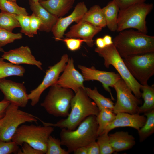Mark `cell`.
Wrapping results in <instances>:
<instances>
[{"instance_id":"7a4b0ae2","label":"cell","mask_w":154,"mask_h":154,"mask_svg":"<svg viewBox=\"0 0 154 154\" xmlns=\"http://www.w3.org/2000/svg\"><path fill=\"white\" fill-rule=\"evenodd\" d=\"M121 56L154 52V36L132 29L119 32L113 40Z\"/></svg>"},{"instance_id":"4fadbf2b","label":"cell","mask_w":154,"mask_h":154,"mask_svg":"<svg viewBox=\"0 0 154 154\" xmlns=\"http://www.w3.org/2000/svg\"><path fill=\"white\" fill-rule=\"evenodd\" d=\"M78 67L81 70L85 81L95 80L100 82L104 89L110 93L112 100H114L109 87L113 88L114 85L121 78L118 74L99 70L94 66L88 67L79 65Z\"/></svg>"},{"instance_id":"7402d4cb","label":"cell","mask_w":154,"mask_h":154,"mask_svg":"<svg viewBox=\"0 0 154 154\" xmlns=\"http://www.w3.org/2000/svg\"><path fill=\"white\" fill-rule=\"evenodd\" d=\"M119 9L113 0L109 2L106 6L102 8L106 26L111 31H117V18Z\"/></svg>"},{"instance_id":"74e56055","label":"cell","mask_w":154,"mask_h":154,"mask_svg":"<svg viewBox=\"0 0 154 154\" xmlns=\"http://www.w3.org/2000/svg\"><path fill=\"white\" fill-rule=\"evenodd\" d=\"M21 149L19 150L17 154H44L42 151L36 149L28 144L24 143Z\"/></svg>"},{"instance_id":"1f68e13d","label":"cell","mask_w":154,"mask_h":154,"mask_svg":"<svg viewBox=\"0 0 154 154\" xmlns=\"http://www.w3.org/2000/svg\"><path fill=\"white\" fill-rule=\"evenodd\" d=\"M96 140L100 154H111L114 152L110 142L108 133H104L99 135Z\"/></svg>"},{"instance_id":"f1b7e54d","label":"cell","mask_w":154,"mask_h":154,"mask_svg":"<svg viewBox=\"0 0 154 154\" xmlns=\"http://www.w3.org/2000/svg\"><path fill=\"white\" fill-rule=\"evenodd\" d=\"M20 27L14 14L1 11L0 13V28L12 32L15 28Z\"/></svg>"},{"instance_id":"8992f818","label":"cell","mask_w":154,"mask_h":154,"mask_svg":"<svg viewBox=\"0 0 154 154\" xmlns=\"http://www.w3.org/2000/svg\"><path fill=\"white\" fill-rule=\"evenodd\" d=\"M95 51L104 58V64L106 68H108L110 65L114 66L135 96L140 99L141 97V85L131 74L113 44L103 48L97 47Z\"/></svg>"},{"instance_id":"bcb514c9","label":"cell","mask_w":154,"mask_h":154,"mask_svg":"<svg viewBox=\"0 0 154 154\" xmlns=\"http://www.w3.org/2000/svg\"><path fill=\"white\" fill-rule=\"evenodd\" d=\"M35 3H38L39 2L40 0H32Z\"/></svg>"},{"instance_id":"b9f144b4","label":"cell","mask_w":154,"mask_h":154,"mask_svg":"<svg viewBox=\"0 0 154 154\" xmlns=\"http://www.w3.org/2000/svg\"><path fill=\"white\" fill-rule=\"evenodd\" d=\"M95 44L97 47L99 48H103L106 46L103 38H98L96 40Z\"/></svg>"},{"instance_id":"f35d334b","label":"cell","mask_w":154,"mask_h":154,"mask_svg":"<svg viewBox=\"0 0 154 154\" xmlns=\"http://www.w3.org/2000/svg\"><path fill=\"white\" fill-rule=\"evenodd\" d=\"M120 9L126 8L134 4L145 3L146 0H113Z\"/></svg>"},{"instance_id":"d590c367","label":"cell","mask_w":154,"mask_h":154,"mask_svg":"<svg viewBox=\"0 0 154 154\" xmlns=\"http://www.w3.org/2000/svg\"><path fill=\"white\" fill-rule=\"evenodd\" d=\"M59 40L64 42L68 49L72 51L79 49L82 43L84 42H85L84 40L79 38H66L59 39L58 41Z\"/></svg>"},{"instance_id":"2e32d148","label":"cell","mask_w":154,"mask_h":154,"mask_svg":"<svg viewBox=\"0 0 154 154\" xmlns=\"http://www.w3.org/2000/svg\"><path fill=\"white\" fill-rule=\"evenodd\" d=\"M102 28L97 27L86 22L81 20L72 26L68 31L64 34L66 38L81 39L89 47H92L94 43L93 38L100 32Z\"/></svg>"},{"instance_id":"d4e9b609","label":"cell","mask_w":154,"mask_h":154,"mask_svg":"<svg viewBox=\"0 0 154 154\" xmlns=\"http://www.w3.org/2000/svg\"><path fill=\"white\" fill-rule=\"evenodd\" d=\"M141 97L143 99V104L139 106V114L145 113L154 109V85H141Z\"/></svg>"},{"instance_id":"277c9868","label":"cell","mask_w":154,"mask_h":154,"mask_svg":"<svg viewBox=\"0 0 154 154\" xmlns=\"http://www.w3.org/2000/svg\"><path fill=\"white\" fill-rule=\"evenodd\" d=\"M54 127L43 125H21L17 129L11 141L21 146L26 143L34 149L46 154L48 138Z\"/></svg>"},{"instance_id":"cb8c5ba5","label":"cell","mask_w":154,"mask_h":154,"mask_svg":"<svg viewBox=\"0 0 154 154\" xmlns=\"http://www.w3.org/2000/svg\"><path fill=\"white\" fill-rule=\"evenodd\" d=\"M85 90L89 97L94 100L99 110L106 108L113 110L114 104L112 100L101 94L96 87L93 89L85 87Z\"/></svg>"},{"instance_id":"7dc6e473","label":"cell","mask_w":154,"mask_h":154,"mask_svg":"<svg viewBox=\"0 0 154 154\" xmlns=\"http://www.w3.org/2000/svg\"><path fill=\"white\" fill-rule=\"evenodd\" d=\"M10 1H12V2H16V1L17 0H8Z\"/></svg>"},{"instance_id":"ba28073f","label":"cell","mask_w":154,"mask_h":154,"mask_svg":"<svg viewBox=\"0 0 154 154\" xmlns=\"http://www.w3.org/2000/svg\"><path fill=\"white\" fill-rule=\"evenodd\" d=\"M16 105L10 103L5 115L0 119V139L5 141H11L18 127L26 122L37 123L39 118L19 109Z\"/></svg>"},{"instance_id":"60d3db41","label":"cell","mask_w":154,"mask_h":154,"mask_svg":"<svg viewBox=\"0 0 154 154\" xmlns=\"http://www.w3.org/2000/svg\"><path fill=\"white\" fill-rule=\"evenodd\" d=\"M10 103L9 101L4 99L0 101V119L5 115L7 108Z\"/></svg>"},{"instance_id":"5bb4252c","label":"cell","mask_w":154,"mask_h":154,"mask_svg":"<svg viewBox=\"0 0 154 154\" xmlns=\"http://www.w3.org/2000/svg\"><path fill=\"white\" fill-rule=\"evenodd\" d=\"M56 84L61 87L71 89L75 93L80 88H85L84 77L75 67L72 58H69Z\"/></svg>"},{"instance_id":"8fae6325","label":"cell","mask_w":154,"mask_h":154,"mask_svg":"<svg viewBox=\"0 0 154 154\" xmlns=\"http://www.w3.org/2000/svg\"><path fill=\"white\" fill-rule=\"evenodd\" d=\"M69 58L67 54H64L59 62L49 67L41 84L28 94V98L31 100L32 106H35L38 103L41 94L46 89L56 84L60 73L64 71Z\"/></svg>"},{"instance_id":"f6af8a7d","label":"cell","mask_w":154,"mask_h":154,"mask_svg":"<svg viewBox=\"0 0 154 154\" xmlns=\"http://www.w3.org/2000/svg\"><path fill=\"white\" fill-rule=\"evenodd\" d=\"M4 51V50L2 48L0 47V52H3Z\"/></svg>"},{"instance_id":"ac0fdd59","label":"cell","mask_w":154,"mask_h":154,"mask_svg":"<svg viewBox=\"0 0 154 154\" xmlns=\"http://www.w3.org/2000/svg\"><path fill=\"white\" fill-rule=\"evenodd\" d=\"M146 119L144 115L139 113H119L116 114L114 120L107 126L103 133H108L114 129L122 127H131L138 131L144 124Z\"/></svg>"},{"instance_id":"9a60e30c","label":"cell","mask_w":154,"mask_h":154,"mask_svg":"<svg viewBox=\"0 0 154 154\" xmlns=\"http://www.w3.org/2000/svg\"><path fill=\"white\" fill-rule=\"evenodd\" d=\"M87 11L84 2H80L77 4L70 15L65 17L58 18L51 31L56 41L64 37L68 27L74 22L77 23L81 21Z\"/></svg>"},{"instance_id":"e575fe53","label":"cell","mask_w":154,"mask_h":154,"mask_svg":"<svg viewBox=\"0 0 154 154\" xmlns=\"http://www.w3.org/2000/svg\"><path fill=\"white\" fill-rule=\"evenodd\" d=\"M19 146L12 141H5L0 139V154H17Z\"/></svg>"},{"instance_id":"d6a6232c","label":"cell","mask_w":154,"mask_h":154,"mask_svg":"<svg viewBox=\"0 0 154 154\" xmlns=\"http://www.w3.org/2000/svg\"><path fill=\"white\" fill-rule=\"evenodd\" d=\"M22 37V34L21 33H14L0 28V47L12 43L16 40L20 39Z\"/></svg>"},{"instance_id":"9c48e42d","label":"cell","mask_w":154,"mask_h":154,"mask_svg":"<svg viewBox=\"0 0 154 154\" xmlns=\"http://www.w3.org/2000/svg\"><path fill=\"white\" fill-rule=\"evenodd\" d=\"M134 78L141 85L147 82L154 74V52L133 55L123 58Z\"/></svg>"},{"instance_id":"44dd1931","label":"cell","mask_w":154,"mask_h":154,"mask_svg":"<svg viewBox=\"0 0 154 154\" xmlns=\"http://www.w3.org/2000/svg\"><path fill=\"white\" fill-rule=\"evenodd\" d=\"M74 1L75 0H40L39 2L48 12L59 18L69 12Z\"/></svg>"},{"instance_id":"5b68a950","label":"cell","mask_w":154,"mask_h":154,"mask_svg":"<svg viewBox=\"0 0 154 154\" xmlns=\"http://www.w3.org/2000/svg\"><path fill=\"white\" fill-rule=\"evenodd\" d=\"M153 7L152 3L136 4L119 9L117 18V31H121L129 28L147 34V28L146 19Z\"/></svg>"},{"instance_id":"d6986e66","label":"cell","mask_w":154,"mask_h":154,"mask_svg":"<svg viewBox=\"0 0 154 154\" xmlns=\"http://www.w3.org/2000/svg\"><path fill=\"white\" fill-rule=\"evenodd\" d=\"M29 4L33 13L41 22L42 25L39 30L47 32L51 31L58 18L48 12L39 2L35 3L32 0H29Z\"/></svg>"},{"instance_id":"e0dca14e","label":"cell","mask_w":154,"mask_h":154,"mask_svg":"<svg viewBox=\"0 0 154 154\" xmlns=\"http://www.w3.org/2000/svg\"><path fill=\"white\" fill-rule=\"evenodd\" d=\"M1 58L16 65L26 64L35 65L41 70L42 63L37 60L33 55L30 48L27 46H21L19 47L4 51Z\"/></svg>"},{"instance_id":"4dcf8cb0","label":"cell","mask_w":154,"mask_h":154,"mask_svg":"<svg viewBox=\"0 0 154 154\" xmlns=\"http://www.w3.org/2000/svg\"><path fill=\"white\" fill-rule=\"evenodd\" d=\"M60 139L50 135L47 144L46 154H68L69 153L61 147Z\"/></svg>"},{"instance_id":"3957f363","label":"cell","mask_w":154,"mask_h":154,"mask_svg":"<svg viewBox=\"0 0 154 154\" xmlns=\"http://www.w3.org/2000/svg\"><path fill=\"white\" fill-rule=\"evenodd\" d=\"M98 128L96 116H90L80 124L76 130L62 129L60 134L61 145L65 146L69 153L79 147L86 146L96 140L98 136Z\"/></svg>"},{"instance_id":"8d00e7d4","label":"cell","mask_w":154,"mask_h":154,"mask_svg":"<svg viewBox=\"0 0 154 154\" xmlns=\"http://www.w3.org/2000/svg\"><path fill=\"white\" fill-rule=\"evenodd\" d=\"M42 25L40 19L33 13L30 15V28L32 33L33 35L37 34V31L39 30Z\"/></svg>"},{"instance_id":"836d02e7","label":"cell","mask_w":154,"mask_h":154,"mask_svg":"<svg viewBox=\"0 0 154 154\" xmlns=\"http://www.w3.org/2000/svg\"><path fill=\"white\" fill-rule=\"evenodd\" d=\"M14 15L20 25L21 32L29 37H33L34 35L32 33L30 28V15Z\"/></svg>"},{"instance_id":"7c38bea8","label":"cell","mask_w":154,"mask_h":154,"mask_svg":"<svg viewBox=\"0 0 154 154\" xmlns=\"http://www.w3.org/2000/svg\"><path fill=\"white\" fill-rule=\"evenodd\" d=\"M0 90L4 98L10 103L21 108L25 107L29 100L23 83L16 82L5 78L0 79Z\"/></svg>"},{"instance_id":"ab89813d","label":"cell","mask_w":154,"mask_h":154,"mask_svg":"<svg viewBox=\"0 0 154 154\" xmlns=\"http://www.w3.org/2000/svg\"><path fill=\"white\" fill-rule=\"evenodd\" d=\"M88 154H100V149L96 141H94L86 146Z\"/></svg>"},{"instance_id":"603a6c76","label":"cell","mask_w":154,"mask_h":154,"mask_svg":"<svg viewBox=\"0 0 154 154\" xmlns=\"http://www.w3.org/2000/svg\"><path fill=\"white\" fill-rule=\"evenodd\" d=\"M81 20L102 28L106 26L102 8L98 5H95L88 10Z\"/></svg>"},{"instance_id":"83f0119b","label":"cell","mask_w":154,"mask_h":154,"mask_svg":"<svg viewBox=\"0 0 154 154\" xmlns=\"http://www.w3.org/2000/svg\"><path fill=\"white\" fill-rule=\"evenodd\" d=\"M146 120L143 126L138 131L139 141L142 142L154 132V109L144 113Z\"/></svg>"},{"instance_id":"7bdbcfd3","label":"cell","mask_w":154,"mask_h":154,"mask_svg":"<svg viewBox=\"0 0 154 154\" xmlns=\"http://www.w3.org/2000/svg\"><path fill=\"white\" fill-rule=\"evenodd\" d=\"M73 152L75 154H88L87 147H79L76 149Z\"/></svg>"},{"instance_id":"4316f807","label":"cell","mask_w":154,"mask_h":154,"mask_svg":"<svg viewBox=\"0 0 154 154\" xmlns=\"http://www.w3.org/2000/svg\"><path fill=\"white\" fill-rule=\"evenodd\" d=\"M116 115L113 110L109 109H104L99 110L96 116L98 125V135L102 133L107 126L114 121Z\"/></svg>"},{"instance_id":"ffe728a7","label":"cell","mask_w":154,"mask_h":154,"mask_svg":"<svg viewBox=\"0 0 154 154\" xmlns=\"http://www.w3.org/2000/svg\"><path fill=\"white\" fill-rule=\"evenodd\" d=\"M108 135L111 146L114 152L129 149L136 143L135 138L127 131H117Z\"/></svg>"},{"instance_id":"f546056e","label":"cell","mask_w":154,"mask_h":154,"mask_svg":"<svg viewBox=\"0 0 154 154\" xmlns=\"http://www.w3.org/2000/svg\"><path fill=\"white\" fill-rule=\"evenodd\" d=\"M0 10L11 14L28 15L25 8L19 6L16 2L8 0H0Z\"/></svg>"},{"instance_id":"30bf717a","label":"cell","mask_w":154,"mask_h":154,"mask_svg":"<svg viewBox=\"0 0 154 154\" xmlns=\"http://www.w3.org/2000/svg\"><path fill=\"white\" fill-rule=\"evenodd\" d=\"M113 88L116 91L117 96V100L113 109L114 112L116 114L120 112L139 113L140 100L133 94L131 89L121 78Z\"/></svg>"},{"instance_id":"ee69618b","label":"cell","mask_w":154,"mask_h":154,"mask_svg":"<svg viewBox=\"0 0 154 154\" xmlns=\"http://www.w3.org/2000/svg\"><path fill=\"white\" fill-rule=\"evenodd\" d=\"M106 46H109L113 44L112 38L110 35H105L103 38Z\"/></svg>"},{"instance_id":"52a82bcc","label":"cell","mask_w":154,"mask_h":154,"mask_svg":"<svg viewBox=\"0 0 154 154\" xmlns=\"http://www.w3.org/2000/svg\"><path fill=\"white\" fill-rule=\"evenodd\" d=\"M75 94L71 89L55 84L49 91L41 106L49 114L56 117H67Z\"/></svg>"},{"instance_id":"484cf974","label":"cell","mask_w":154,"mask_h":154,"mask_svg":"<svg viewBox=\"0 0 154 154\" xmlns=\"http://www.w3.org/2000/svg\"><path fill=\"white\" fill-rule=\"evenodd\" d=\"M25 71L23 66L5 62L0 58V79L11 76L22 77Z\"/></svg>"},{"instance_id":"6da1fadb","label":"cell","mask_w":154,"mask_h":154,"mask_svg":"<svg viewBox=\"0 0 154 154\" xmlns=\"http://www.w3.org/2000/svg\"><path fill=\"white\" fill-rule=\"evenodd\" d=\"M70 108L71 111L67 117L56 123L45 122L40 119V121L43 125L73 130L87 117L92 115L96 116L99 111L95 102L87 95L85 88H80L75 93Z\"/></svg>"}]
</instances>
